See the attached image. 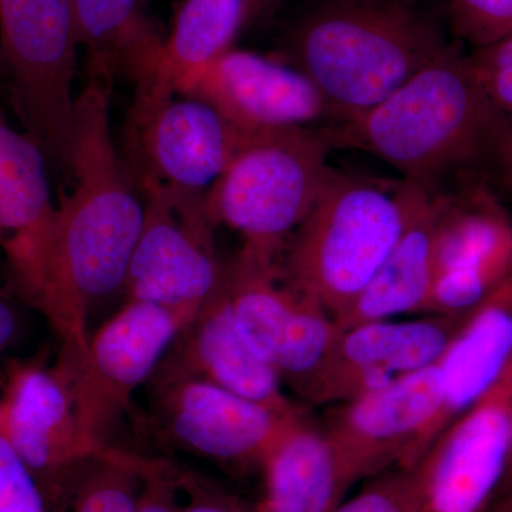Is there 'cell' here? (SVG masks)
I'll return each mask as SVG.
<instances>
[{"label":"cell","mask_w":512,"mask_h":512,"mask_svg":"<svg viewBox=\"0 0 512 512\" xmlns=\"http://www.w3.org/2000/svg\"><path fill=\"white\" fill-rule=\"evenodd\" d=\"M2 74H5V70H3L2 57H0V76H2Z\"/></svg>","instance_id":"obj_36"},{"label":"cell","mask_w":512,"mask_h":512,"mask_svg":"<svg viewBox=\"0 0 512 512\" xmlns=\"http://www.w3.org/2000/svg\"><path fill=\"white\" fill-rule=\"evenodd\" d=\"M79 47L72 0H0V57L13 106L59 177L72 140Z\"/></svg>","instance_id":"obj_6"},{"label":"cell","mask_w":512,"mask_h":512,"mask_svg":"<svg viewBox=\"0 0 512 512\" xmlns=\"http://www.w3.org/2000/svg\"><path fill=\"white\" fill-rule=\"evenodd\" d=\"M490 512H512V495H510L508 498H505V500L501 501V503L494 505Z\"/></svg>","instance_id":"obj_35"},{"label":"cell","mask_w":512,"mask_h":512,"mask_svg":"<svg viewBox=\"0 0 512 512\" xmlns=\"http://www.w3.org/2000/svg\"><path fill=\"white\" fill-rule=\"evenodd\" d=\"M161 363L276 412L302 410L285 393L278 373L249 346L239 330L228 269L220 288L201 306Z\"/></svg>","instance_id":"obj_18"},{"label":"cell","mask_w":512,"mask_h":512,"mask_svg":"<svg viewBox=\"0 0 512 512\" xmlns=\"http://www.w3.org/2000/svg\"><path fill=\"white\" fill-rule=\"evenodd\" d=\"M141 457L109 447L74 471L57 504L64 512H137Z\"/></svg>","instance_id":"obj_25"},{"label":"cell","mask_w":512,"mask_h":512,"mask_svg":"<svg viewBox=\"0 0 512 512\" xmlns=\"http://www.w3.org/2000/svg\"><path fill=\"white\" fill-rule=\"evenodd\" d=\"M441 403L443 380L437 362L330 407L320 426L335 451L346 488L390 468L416 466Z\"/></svg>","instance_id":"obj_9"},{"label":"cell","mask_w":512,"mask_h":512,"mask_svg":"<svg viewBox=\"0 0 512 512\" xmlns=\"http://www.w3.org/2000/svg\"><path fill=\"white\" fill-rule=\"evenodd\" d=\"M511 362L512 269L497 288L468 313L440 357L443 403L421 444L420 460L434 440L501 379Z\"/></svg>","instance_id":"obj_19"},{"label":"cell","mask_w":512,"mask_h":512,"mask_svg":"<svg viewBox=\"0 0 512 512\" xmlns=\"http://www.w3.org/2000/svg\"><path fill=\"white\" fill-rule=\"evenodd\" d=\"M0 512H53L42 488L0 436Z\"/></svg>","instance_id":"obj_29"},{"label":"cell","mask_w":512,"mask_h":512,"mask_svg":"<svg viewBox=\"0 0 512 512\" xmlns=\"http://www.w3.org/2000/svg\"><path fill=\"white\" fill-rule=\"evenodd\" d=\"M434 235L436 207L430 194L372 281L335 319L338 328L421 313L434 281Z\"/></svg>","instance_id":"obj_23"},{"label":"cell","mask_w":512,"mask_h":512,"mask_svg":"<svg viewBox=\"0 0 512 512\" xmlns=\"http://www.w3.org/2000/svg\"><path fill=\"white\" fill-rule=\"evenodd\" d=\"M291 47L293 66L343 123L382 103L448 43L409 0H316Z\"/></svg>","instance_id":"obj_3"},{"label":"cell","mask_w":512,"mask_h":512,"mask_svg":"<svg viewBox=\"0 0 512 512\" xmlns=\"http://www.w3.org/2000/svg\"><path fill=\"white\" fill-rule=\"evenodd\" d=\"M177 93L204 100L247 134L339 123L301 70L235 47L187 77Z\"/></svg>","instance_id":"obj_16"},{"label":"cell","mask_w":512,"mask_h":512,"mask_svg":"<svg viewBox=\"0 0 512 512\" xmlns=\"http://www.w3.org/2000/svg\"><path fill=\"white\" fill-rule=\"evenodd\" d=\"M154 413L165 437L197 456L237 467H262L286 427L284 414L161 363L151 377Z\"/></svg>","instance_id":"obj_10"},{"label":"cell","mask_w":512,"mask_h":512,"mask_svg":"<svg viewBox=\"0 0 512 512\" xmlns=\"http://www.w3.org/2000/svg\"><path fill=\"white\" fill-rule=\"evenodd\" d=\"M510 495H512V450L510 461H508L507 474H505L503 487H501L500 494H498L497 501H495L494 505L501 503V501H504L505 498L510 497Z\"/></svg>","instance_id":"obj_34"},{"label":"cell","mask_w":512,"mask_h":512,"mask_svg":"<svg viewBox=\"0 0 512 512\" xmlns=\"http://www.w3.org/2000/svg\"><path fill=\"white\" fill-rule=\"evenodd\" d=\"M0 436L42 488L52 508L67 481L101 451L80 427L69 373L60 363H10L0 399Z\"/></svg>","instance_id":"obj_13"},{"label":"cell","mask_w":512,"mask_h":512,"mask_svg":"<svg viewBox=\"0 0 512 512\" xmlns=\"http://www.w3.org/2000/svg\"><path fill=\"white\" fill-rule=\"evenodd\" d=\"M451 26L474 49L512 33V0H447Z\"/></svg>","instance_id":"obj_27"},{"label":"cell","mask_w":512,"mask_h":512,"mask_svg":"<svg viewBox=\"0 0 512 512\" xmlns=\"http://www.w3.org/2000/svg\"><path fill=\"white\" fill-rule=\"evenodd\" d=\"M512 450V362L419 463V512H490Z\"/></svg>","instance_id":"obj_11"},{"label":"cell","mask_w":512,"mask_h":512,"mask_svg":"<svg viewBox=\"0 0 512 512\" xmlns=\"http://www.w3.org/2000/svg\"><path fill=\"white\" fill-rule=\"evenodd\" d=\"M229 292L245 340L296 393L322 363L339 328L316 299L286 282L278 264L238 255Z\"/></svg>","instance_id":"obj_12"},{"label":"cell","mask_w":512,"mask_h":512,"mask_svg":"<svg viewBox=\"0 0 512 512\" xmlns=\"http://www.w3.org/2000/svg\"><path fill=\"white\" fill-rule=\"evenodd\" d=\"M417 468L394 467L367 480L365 487L330 512H419Z\"/></svg>","instance_id":"obj_26"},{"label":"cell","mask_w":512,"mask_h":512,"mask_svg":"<svg viewBox=\"0 0 512 512\" xmlns=\"http://www.w3.org/2000/svg\"><path fill=\"white\" fill-rule=\"evenodd\" d=\"M467 62L495 109L512 120V33L478 47Z\"/></svg>","instance_id":"obj_28"},{"label":"cell","mask_w":512,"mask_h":512,"mask_svg":"<svg viewBox=\"0 0 512 512\" xmlns=\"http://www.w3.org/2000/svg\"><path fill=\"white\" fill-rule=\"evenodd\" d=\"M511 120L448 45L373 109L329 126L335 148L372 154L430 194L463 171L497 163Z\"/></svg>","instance_id":"obj_2"},{"label":"cell","mask_w":512,"mask_h":512,"mask_svg":"<svg viewBox=\"0 0 512 512\" xmlns=\"http://www.w3.org/2000/svg\"><path fill=\"white\" fill-rule=\"evenodd\" d=\"M429 195L403 178L333 171L286 244L282 278L338 318L372 281Z\"/></svg>","instance_id":"obj_4"},{"label":"cell","mask_w":512,"mask_h":512,"mask_svg":"<svg viewBox=\"0 0 512 512\" xmlns=\"http://www.w3.org/2000/svg\"><path fill=\"white\" fill-rule=\"evenodd\" d=\"M467 316L383 319L339 329L299 392L316 406H336L439 362Z\"/></svg>","instance_id":"obj_14"},{"label":"cell","mask_w":512,"mask_h":512,"mask_svg":"<svg viewBox=\"0 0 512 512\" xmlns=\"http://www.w3.org/2000/svg\"><path fill=\"white\" fill-rule=\"evenodd\" d=\"M183 512H254V504H249L237 495L207 478L178 468Z\"/></svg>","instance_id":"obj_31"},{"label":"cell","mask_w":512,"mask_h":512,"mask_svg":"<svg viewBox=\"0 0 512 512\" xmlns=\"http://www.w3.org/2000/svg\"><path fill=\"white\" fill-rule=\"evenodd\" d=\"M45 153L0 113V251L23 299L36 306L45 286L57 204Z\"/></svg>","instance_id":"obj_17"},{"label":"cell","mask_w":512,"mask_h":512,"mask_svg":"<svg viewBox=\"0 0 512 512\" xmlns=\"http://www.w3.org/2000/svg\"><path fill=\"white\" fill-rule=\"evenodd\" d=\"M19 333V315L15 306L0 292V353L12 345Z\"/></svg>","instance_id":"obj_32"},{"label":"cell","mask_w":512,"mask_h":512,"mask_svg":"<svg viewBox=\"0 0 512 512\" xmlns=\"http://www.w3.org/2000/svg\"><path fill=\"white\" fill-rule=\"evenodd\" d=\"M265 0H184L173 28L158 47L138 89L156 94L177 93L191 74L234 49L239 33Z\"/></svg>","instance_id":"obj_22"},{"label":"cell","mask_w":512,"mask_h":512,"mask_svg":"<svg viewBox=\"0 0 512 512\" xmlns=\"http://www.w3.org/2000/svg\"><path fill=\"white\" fill-rule=\"evenodd\" d=\"M195 315L128 301L90 338L82 359H60L72 382L80 427L94 447H111L138 387L154 376Z\"/></svg>","instance_id":"obj_8"},{"label":"cell","mask_w":512,"mask_h":512,"mask_svg":"<svg viewBox=\"0 0 512 512\" xmlns=\"http://www.w3.org/2000/svg\"><path fill=\"white\" fill-rule=\"evenodd\" d=\"M79 46L96 73L123 67L140 82L150 70L163 39L141 10V0H72Z\"/></svg>","instance_id":"obj_24"},{"label":"cell","mask_w":512,"mask_h":512,"mask_svg":"<svg viewBox=\"0 0 512 512\" xmlns=\"http://www.w3.org/2000/svg\"><path fill=\"white\" fill-rule=\"evenodd\" d=\"M144 224L128 266V301L198 312L224 281L205 192L143 181Z\"/></svg>","instance_id":"obj_7"},{"label":"cell","mask_w":512,"mask_h":512,"mask_svg":"<svg viewBox=\"0 0 512 512\" xmlns=\"http://www.w3.org/2000/svg\"><path fill=\"white\" fill-rule=\"evenodd\" d=\"M495 164L500 168L504 183L512 191V128L510 134L505 138L500 154H498L497 163Z\"/></svg>","instance_id":"obj_33"},{"label":"cell","mask_w":512,"mask_h":512,"mask_svg":"<svg viewBox=\"0 0 512 512\" xmlns=\"http://www.w3.org/2000/svg\"><path fill=\"white\" fill-rule=\"evenodd\" d=\"M111 76L93 73L77 94L72 140L39 309L77 362L89 346L93 306L123 289L144 224L110 124Z\"/></svg>","instance_id":"obj_1"},{"label":"cell","mask_w":512,"mask_h":512,"mask_svg":"<svg viewBox=\"0 0 512 512\" xmlns=\"http://www.w3.org/2000/svg\"><path fill=\"white\" fill-rule=\"evenodd\" d=\"M329 126L254 134L205 192L215 225L241 235L239 254L278 264L286 244L315 207L333 168Z\"/></svg>","instance_id":"obj_5"},{"label":"cell","mask_w":512,"mask_h":512,"mask_svg":"<svg viewBox=\"0 0 512 512\" xmlns=\"http://www.w3.org/2000/svg\"><path fill=\"white\" fill-rule=\"evenodd\" d=\"M434 278L444 272L512 262V215L478 181L434 192Z\"/></svg>","instance_id":"obj_21"},{"label":"cell","mask_w":512,"mask_h":512,"mask_svg":"<svg viewBox=\"0 0 512 512\" xmlns=\"http://www.w3.org/2000/svg\"><path fill=\"white\" fill-rule=\"evenodd\" d=\"M261 470L264 493L254 512H330L349 491L328 436L305 412L286 427Z\"/></svg>","instance_id":"obj_20"},{"label":"cell","mask_w":512,"mask_h":512,"mask_svg":"<svg viewBox=\"0 0 512 512\" xmlns=\"http://www.w3.org/2000/svg\"><path fill=\"white\" fill-rule=\"evenodd\" d=\"M133 116L134 150L143 181L207 192L254 134L197 97L138 89Z\"/></svg>","instance_id":"obj_15"},{"label":"cell","mask_w":512,"mask_h":512,"mask_svg":"<svg viewBox=\"0 0 512 512\" xmlns=\"http://www.w3.org/2000/svg\"><path fill=\"white\" fill-rule=\"evenodd\" d=\"M141 476L137 512H183L178 467L167 461L141 457Z\"/></svg>","instance_id":"obj_30"}]
</instances>
